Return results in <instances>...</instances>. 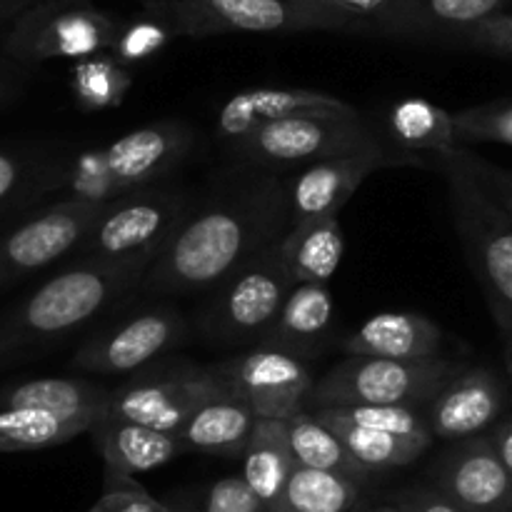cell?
Here are the masks:
<instances>
[{"label": "cell", "instance_id": "cell-1", "mask_svg": "<svg viewBox=\"0 0 512 512\" xmlns=\"http://www.w3.org/2000/svg\"><path fill=\"white\" fill-rule=\"evenodd\" d=\"M290 230L288 183L258 178L188 215L168 248L150 265L145 288L203 293L223 283Z\"/></svg>", "mask_w": 512, "mask_h": 512}, {"label": "cell", "instance_id": "cell-2", "mask_svg": "<svg viewBox=\"0 0 512 512\" xmlns=\"http://www.w3.org/2000/svg\"><path fill=\"white\" fill-rule=\"evenodd\" d=\"M150 268L75 260L0 318V368L70 338L140 285Z\"/></svg>", "mask_w": 512, "mask_h": 512}, {"label": "cell", "instance_id": "cell-3", "mask_svg": "<svg viewBox=\"0 0 512 512\" xmlns=\"http://www.w3.org/2000/svg\"><path fill=\"white\" fill-rule=\"evenodd\" d=\"M453 223L505 340L512 338V213L470 165L463 145L435 155Z\"/></svg>", "mask_w": 512, "mask_h": 512}, {"label": "cell", "instance_id": "cell-4", "mask_svg": "<svg viewBox=\"0 0 512 512\" xmlns=\"http://www.w3.org/2000/svg\"><path fill=\"white\" fill-rule=\"evenodd\" d=\"M193 130L180 120H158L120 135L103 148L68 158L60 168L58 200L108 205L120 195L163 180L193 148Z\"/></svg>", "mask_w": 512, "mask_h": 512}, {"label": "cell", "instance_id": "cell-5", "mask_svg": "<svg viewBox=\"0 0 512 512\" xmlns=\"http://www.w3.org/2000/svg\"><path fill=\"white\" fill-rule=\"evenodd\" d=\"M188 215L190 200L180 190L158 188V185L133 190L103 205L88 240L75 255L78 260L150 268L168 248Z\"/></svg>", "mask_w": 512, "mask_h": 512}, {"label": "cell", "instance_id": "cell-6", "mask_svg": "<svg viewBox=\"0 0 512 512\" xmlns=\"http://www.w3.org/2000/svg\"><path fill=\"white\" fill-rule=\"evenodd\" d=\"M453 360H388L345 358L320 380L310 393L308 408H353V405H403L423 408L455 375ZM305 408V410H308Z\"/></svg>", "mask_w": 512, "mask_h": 512}, {"label": "cell", "instance_id": "cell-7", "mask_svg": "<svg viewBox=\"0 0 512 512\" xmlns=\"http://www.w3.org/2000/svg\"><path fill=\"white\" fill-rule=\"evenodd\" d=\"M293 285L283 240H278L213 288L203 310V330L215 343L263 345Z\"/></svg>", "mask_w": 512, "mask_h": 512}, {"label": "cell", "instance_id": "cell-8", "mask_svg": "<svg viewBox=\"0 0 512 512\" xmlns=\"http://www.w3.org/2000/svg\"><path fill=\"white\" fill-rule=\"evenodd\" d=\"M380 140L370 133L358 110H305L275 120L233 145L240 163L258 168H290L355 153H378Z\"/></svg>", "mask_w": 512, "mask_h": 512}, {"label": "cell", "instance_id": "cell-9", "mask_svg": "<svg viewBox=\"0 0 512 512\" xmlns=\"http://www.w3.org/2000/svg\"><path fill=\"white\" fill-rule=\"evenodd\" d=\"M118 30L120 20L93 0H43L5 30L0 48L18 65L83 60L108 53Z\"/></svg>", "mask_w": 512, "mask_h": 512}, {"label": "cell", "instance_id": "cell-10", "mask_svg": "<svg viewBox=\"0 0 512 512\" xmlns=\"http://www.w3.org/2000/svg\"><path fill=\"white\" fill-rule=\"evenodd\" d=\"M233 393L225 375L200 365H173L165 370H140L133 380L110 390L100 420H123L160 433L178 435L205 403Z\"/></svg>", "mask_w": 512, "mask_h": 512}, {"label": "cell", "instance_id": "cell-11", "mask_svg": "<svg viewBox=\"0 0 512 512\" xmlns=\"http://www.w3.org/2000/svg\"><path fill=\"white\" fill-rule=\"evenodd\" d=\"M103 205L55 200L0 235V290L78 253Z\"/></svg>", "mask_w": 512, "mask_h": 512}, {"label": "cell", "instance_id": "cell-12", "mask_svg": "<svg viewBox=\"0 0 512 512\" xmlns=\"http://www.w3.org/2000/svg\"><path fill=\"white\" fill-rule=\"evenodd\" d=\"M143 13L165 20L175 35L210 38L225 33H305L318 23L293 0H135Z\"/></svg>", "mask_w": 512, "mask_h": 512}, {"label": "cell", "instance_id": "cell-13", "mask_svg": "<svg viewBox=\"0 0 512 512\" xmlns=\"http://www.w3.org/2000/svg\"><path fill=\"white\" fill-rule=\"evenodd\" d=\"M233 393L253 408L258 418L285 420L308 408L315 378L303 358L273 345H258L218 365Z\"/></svg>", "mask_w": 512, "mask_h": 512}, {"label": "cell", "instance_id": "cell-14", "mask_svg": "<svg viewBox=\"0 0 512 512\" xmlns=\"http://www.w3.org/2000/svg\"><path fill=\"white\" fill-rule=\"evenodd\" d=\"M185 338V318L173 308H153L113 325L78 348L73 368L95 375H130L163 358Z\"/></svg>", "mask_w": 512, "mask_h": 512}, {"label": "cell", "instance_id": "cell-15", "mask_svg": "<svg viewBox=\"0 0 512 512\" xmlns=\"http://www.w3.org/2000/svg\"><path fill=\"white\" fill-rule=\"evenodd\" d=\"M395 163L400 160L388 158L385 150H378V153L340 155V158L305 165L288 183L290 230L320 223L325 218H338L340 208L353 198L355 190L373 170Z\"/></svg>", "mask_w": 512, "mask_h": 512}, {"label": "cell", "instance_id": "cell-16", "mask_svg": "<svg viewBox=\"0 0 512 512\" xmlns=\"http://www.w3.org/2000/svg\"><path fill=\"white\" fill-rule=\"evenodd\" d=\"M505 385L493 370H460L425 408V420L433 438L460 440L488 435L500 423L505 408Z\"/></svg>", "mask_w": 512, "mask_h": 512}, {"label": "cell", "instance_id": "cell-17", "mask_svg": "<svg viewBox=\"0 0 512 512\" xmlns=\"http://www.w3.org/2000/svg\"><path fill=\"white\" fill-rule=\"evenodd\" d=\"M438 488L465 512H512V480L490 435L453 443L438 468Z\"/></svg>", "mask_w": 512, "mask_h": 512}, {"label": "cell", "instance_id": "cell-18", "mask_svg": "<svg viewBox=\"0 0 512 512\" xmlns=\"http://www.w3.org/2000/svg\"><path fill=\"white\" fill-rule=\"evenodd\" d=\"M443 343V330L428 315L390 310L370 315L343 340V350L348 358L433 360Z\"/></svg>", "mask_w": 512, "mask_h": 512}, {"label": "cell", "instance_id": "cell-19", "mask_svg": "<svg viewBox=\"0 0 512 512\" xmlns=\"http://www.w3.org/2000/svg\"><path fill=\"white\" fill-rule=\"evenodd\" d=\"M335 95L310 88H248L230 95L220 108L215 130L225 143L235 145L255 130L305 110H348Z\"/></svg>", "mask_w": 512, "mask_h": 512}, {"label": "cell", "instance_id": "cell-20", "mask_svg": "<svg viewBox=\"0 0 512 512\" xmlns=\"http://www.w3.org/2000/svg\"><path fill=\"white\" fill-rule=\"evenodd\" d=\"M105 463V480L138 478V475L158 470L188 453L178 435L160 433L145 425L123 423V420H98L90 430Z\"/></svg>", "mask_w": 512, "mask_h": 512}, {"label": "cell", "instance_id": "cell-21", "mask_svg": "<svg viewBox=\"0 0 512 512\" xmlns=\"http://www.w3.org/2000/svg\"><path fill=\"white\" fill-rule=\"evenodd\" d=\"M508 0H398L375 25L390 38H443L503 13Z\"/></svg>", "mask_w": 512, "mask_h": 512}, {"label": "cell", "instance_id": "cell-22", "mask_svg": "<svg viewBox=\"0 0 512 512\" xmlns=\"http://www.w3.org/2000/svg\"><path fill=\"white\" fill-rule=\"evenodd\" d=\"M255 423H258V415L253 413V408L243 398L230 393L205 403L183 425L178 440L188 453H203L223 460H243Z\"/></svg>", "mask_w": 512, "mask_h": 512}, {"label": "cell", "instance_id": "cell-23", "mask_svg": "<svg viewBox=\"0 0 512 512\" xmlns=\"http://www.w3.org/2000/svg\"><path fill=\"white\" fill-rule=\"evenodd\" d=\"M108 398V388L83 378H35L0 388V410H45L95 425L108 408Z\"/></svg>", "mask_w": 512, "mask_h": 512}, {"label": "cell", "instance_id": "cell-24", "mask_svg": "<svg viewBox=\"0 0 512 512\" xmlns=\"http://www.w3.org/2000/svg\"><path fill=\"white\" fill-rule=\"evenodd\" d=\"M335 320V303L328 285L295 283L285 298L273 333L263 345L288 350L298 358H310L318 353L330 338Z\"/></svg>", "mask_w": 512, "mask_h": 512}, {"label": "cell", "instance_id": "cell-25", "mask_svg": "<svg viewBox=\"0 0 512 512\" xmlns=\"http://www.w3.org/2000/svg\"><path fill=\"white\" fill-rule=\"evenodd\" d=\"M65 158L30 148H0V225L58 190Z\"/></svg>", "mask_w": 512, "mask_h": 512}, {"label": "cell", "instance_id": "cell-26", "mask_svg": "<svg viewBox=\"0 0 512 512\" xmlns=\"http://www.w3.org/2000/svg\"><path fill=\"white\" fill-rule=\"evenodd\" d=\"M298 468L288 438V423L258 418L250 443L243 455V478L265 508H273L283 495L290 475Z\"/></svg>", "mask_w": 512, "mask_h": 512}, {"label": "cell", "instance_id": "cell-27", "mask_svg": "<svg viewBox=\"0 0 512 512\" xmlns=\"http://www.w3.org/2000/svg\"><path fill=\"white\" fill-rule=\"evenodd\" d=\"M310 413H315V418H318L320 423L328 425V428L343 440L345 448L350 450V455H353L368 473H373V470L405 468V465L415 463V460L430 448V443H423V440L403 438V435H393L385 433V430L365 428V425L353 423V420L340 415L335 408L310 410Z\"/></svg>", "mask_w": 512, "mask_h": 512}, {"label": "cell", "instance_id": "cell-28", "mask_svg": "<svg viewBox=\"0 0 512 512\" xmlns=\"http://www.w3.org/2000/svg\"><path fill=\"white\" fill-rule=\"evenodd\" d=\"M283 250L295 283L328 285L343 263V225L338 218H325L305 228L288 230L283 238Z\"/></svg>", "mask_w": 512, "mask_h": 512}, {"label": "cell", "instance_id": "cell-29", "mask_svg": "<svg viewBox=\"0 0 512 512\" xmlns=\"http://www.w3.org/2000/svg\"><path fill=\"white\" fill-rule=\"evenodd\" d=\"M388 128L395 143L405 150L443 155L458 148L455 115L428 98H403L390 108Z\"/></svg>", "mask_w": 512, "mask_h": 512}, {"label": "cell", "instance_id": "cell-30", "mask_svg": "<svg viewBox=\"0 0 512 512\" xmlns=\"http://www.w3.org/2000/svg\"><path fill=\"white\" fill-rule=\"evenodd\" d=\"M288 438L293 448L295 463L300 468L325 470V473H338L345 478H353L363 483L368 478V470L350 455L343 440L315 418L310 410H300L298 415L288 420Z\"/></svg>", "mask_w": 512, "mask_h": 512}, {"label": "cell", "instance_id": "cell-31", "mask_svg": "<svg viewBox=\"0 0 512 512\" xmlns=\"http://www.w3.org/2000/svg\"><path fill=\"white\" fill-rule=\"evenodd\" d=\"M360 480L313 468H295L268 512H350L358 508Z\"/></svg>", "mask_w": 512, "mask_h": 512}, {"label": "cell", "instance_id": "cell-32", "mask_svg": "<svg viewBox=\"0 0 512 512\" xmlns=\"http://www.w3.org/2000/svg\"><path fill=\"white\" fill-rule=\"evenodd\" d=\"M90 430H93V423L88 420L60 418L45 410H0V453L55 448Z\"/></svg>", "mask_w": 512, "mask_h": 512}, {"label": "cell", "instance_id": "cell-33", "mask_svg": "<svg viewBox=\"0 0 512 512\" xmlns=\"http://www.w3.org/2000/svg\"><path fill=\"white\" fill-rule=\"evenodd\" d=\"M130 88H133V73L110 53L75 60L70 70V93L83 110L98 113V110L120 108Z\"/></svg>", "mask_w": 512, "mask_h": 512}, {"label": "cell", "instance_id": "cell-34", "mask_svg": "<svg viewBox=\"0 0 512 512\" xmlns=\"http://www.w3.org/2000/svg\"><path fill=\"white\" fill-rule=\"evenodd\" d=\"M300 10L333 33H375L385 13L398 0H293Z\"/></svg>", "mask_w": 512, "mask_h": 512}, {"label": "cell", "instance_id": "cell-35", "mask_svg": "<svg viewBox=\"0 0 512 512\" xmlns=\"http://www.w3.org/2000/svg\"><path fill=\"white\" fill-rule=\"evenodd\" d=\"M173 38H178V35L165 20L143 13L135 15L128 23H120L118 38L110 45L108 53L123 65H133L158 55Z\"/></svg>", "mask_w": 512, "mask_h": 512}, {"label": "cell", "instance_id": "cell-36", "mask_svg": "<svg viewBox=\"0 0 512 512\" xmlns=\"http://www.w3.org/2000/svg\"><path fill=\"white\" fill-rule=\"evenodd\" d=\"M455 135L458 143H498L512 148V100H493L458 110Z\"/></svg>", "mask_w": 512, "mask_h": 512}, {"label": "cell", "instance_id": "cell-37", "mask_svg": "<svg viewBox=\"0 0 512 512\" xmlns=\"http://www.w3.org/2000/svg\"><path fill=\"white\" fill-rule=\"evenodd\" d=\"M88 512H185L160 503L153 495L145 493L143 485L135 478H110L105 480V493Z\"/></svg>", "mask_w": 512, "mask_h": 512}, {"label": "cell", "instance_id": "cell-38", "mask_svg": "<svg viewBox=\"0 0 512 512\" xmlns=\"http://www.w3.org/2000/svg\"><path fill=\"white\" fill-rule=\"evenodd\" d=\"M195 512H268L263 500L250 490L243 475L220 478L205 490L200 508Z\"/></svg>", "mask_w": 512, "mask_h": 512}, {"label": "cell", "instance_id": "cell-39", "mask_svg": "<svg viewBox=\"0 0 512 512\" xmlns=\"http://www.w3.org/2000/svg\"><path fill=\"white\" fill-rule=\"evenodd\" d=\"M448 40L483 50V53L512 58V13H498L488 20H480V23L450 35Z\"/></svg>", "mask_w": 512, "mask_h": 512}, {"label": "cell", "instance_id": "cell-40", "mask_svg": "<svg viewBox=\"0 0 512 512\" xmlns=\"http://www.w3.org/2000/svg\"><path fill=\"white\" fill-rule=\"evenodd\" d=\"M398 505L405 512H465L453 498H448V495H445L440 488L410 490L408 495H403V500H400Z\"/></svg>", "mask_w": 512, "mask_h": 512}, {"label": "cell", "instance_id": "cell-41", "mask_svg": "<svg viewBox=\"0 0 512 512\" xmlns=\"http://www.w3.org/2000/svg\"><path fill=\"white\" fill-rule=\"evenodd\" d=\"M470 165H473L475 173H478L480 178H483L485 183L493 188V193L503 200L505 208L512 213V173L510 170L498 168V165H493V163H485V160H480L478 155H473V153H470Z\"/></svg>", "mask_w": 512, "mask_h": 512}, {"label": "cell", "instance_id": "cell-42", "mask_svg": "<svg viewBox=\"0 0 512 512\" xmlns=\"http://www.w3.org/2000/svg\"><path fill=\"white\" fill-rule=\"evenodd\" d=\"M490 440H493L495 450H498L500 460H503L505 470H508L510 480H512V413L505 415L493 430H490Z\"/></svg>", "mask_w": 512, "mask_h": 512}, {"label": "cell", "instance_id": "cell-43", "mask_svg": "<svg viewBox=\"0 0 512 512\" xmlns=\"http://www.w3.org/2000/svg\"><path fill=\"white\" fill-rule=\"evenodd\" d=\"M38 3H43V0H0V30H8L25 10Z\"/></svg>", "mask_w": 512, "mask_h": 512}, {"label": "cell", "instance_id": "cell-44", "mask_svg": "<svg viewBox=\"0 0 512 512\" xmlns=\"http://www.w3.org/2000/svg\"><path fill=\"white\" fill-rule=\"evenodd\" d=\"M18 95V75L10 73V70L0 68V105H5L8 100H13Z\"/></svg>", "mask_w": 512, "mask_h": 512}, {"label": "cell", "instance_id": "cell-45", "mask_svg": "<svg viewBox=\"0 0 512 512\" xmlns=\"http://www.w3.org/2000/svg\"><path fill=\"white\" fill-rule=\"evenodd\" d=\"M505 363H508V370L512 375V338H508V345H505Z\"/></svg>", "mask_w": 512, "mask_h": 512}, {"label": "cell", "instance_id": "cell-46", "mask_svg": "<svg viewBox=\"0 0 512 512\" xmlns=\"http://www.w3.org/2000/svg\"><path fill=\"white\" fill-rule=\"evenodd\" d=\"M370 512H405L400 505H380V508H373Z\"/></svg>", "mask_w": 512, "mask_h": 512}, {"label": "cell", "instance_id": "cell-47", "mask_svg": "<svg viewBox=\"0 0 512 512\" xmlns=\"http://www.w3.org/2000/svg\"><path fill=\"white\" fill-rule=\"evenodd\" d=\"M373 508H355V510H350V512H370Z\"/></svg>", "mask_w": 512, "mask_h": 512}]
</instances>
